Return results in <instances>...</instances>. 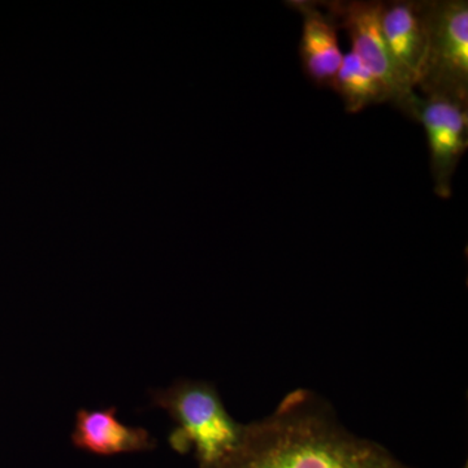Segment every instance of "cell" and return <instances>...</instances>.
Masks as SVG:
<instances>
[{
	"mask_svg": "<svg viewBox=\"0 0 468 468\" xmlns=\"http://www.w3.org/2000/svg\"><path fill=\"white\" fill-rule=\"evenodd\" d=\"M220 468L414 467L380 443L350 432L328 403L298 389L272 414L245 424L241 443Z\"/></svg>",
	"mask_w": 468,
	"mask_h": 468,
	"instance_id": "cell-1",
	"label": "cell"
},
{
	"mask_svg": "<svg viewBox=\"0 0 468 468\" xmlns=\"http://www.w3.org/2000/svg\"><path fill=\"white\" fill-rule=\"evenodd\" d=\"M151 399L174 419L171 448L180 454L193 452L199 468H220L241 443L245 424L230 417L212 384L176 381L151 393Z\"/></svg>",
	"mask_w": 468,
	"mask_h": 468,
	"instance_id": "cell-2",
	"label": "cell"
},
{
	"mask_svg": "<svg viewBox=\"0 0 468 468\" xmlns=\"http://www.w3.org/2000/svg\"><path fill=\"white\" fill-rule=\"evenodd\" d=\"M426 51L417 88L468 107V2L421 0Z\"/></svg>",
	"mask_w": 468,
	"mask_h": 468,
	"instance_id": "cell-3",
	"label": "cell"
},
{
	"mask_svg": "<svg viewBox=\"0 0 468 468\" xmlns=\"http://www.w3.org/2000/svg\"><path fill=\"white\" fill-rule=\"evenodd\" d=\"M320 7L335 18L337 27L349 34L353 51L389 92L390 103L403 115L417 122L419 103L415 90L403 84L390 57L381 26L383 2L349 0V2H319Z\"/></svg>",
	"mask_w": 468,
	"mask_h": 468,
	"instance_id": "cell-4",
	"label": "cell"
},
{
	"mask_svg": "<svg viewBox=\"0 0 468 468\" xmlns=\"http://www.w3.org/2000/svg\"><path fill=\"white\" fill-rule=\"evenodd\" d=\"M468 107L443 98H421L417 122L426 131L433 189L451 198L452 177L468 146Z\"/></svg>",
	"mask_w": 468,
	"mask_h": 468,
	"instance_id": "cell-5",
	"label": "cell"
},
{
	"mask_svg": "<svg viewBox=\"0 0 468 468\" xmlns=\"http://www.w3.org/2000/svg\"><path fill=\"white\" fill-rule=\"evenodd\" d=\"M286 5L300 12L303 21L300 57L304 75L319 88L334 89L344 58L338 45L337 23L316 2L292 0Z\"/></svg>",
	"mask_w": 468,
	"mask_h": 468,
	"instance_id": "cell-6",
	"label": "cell"
},
{
	"mask_svg": "<svg viewBox=\"0 0 468 468\" xmlns=\"http://www.w3.org/2000/svg\"><path fill=\"white\" fill-rule=\"evenodd\" d=\"M381 26L399 79L414 90L426 51L421 2L397 0L384 3Z\"/></svg>",
	"mask_w": 468,
	"mask_h": 468,
	"instance_id": "cell-7",
	"label": "cell"
},
{
	"mask_svg": "<svg viewBox=\"0 0 468 468\" xmlns=\"http://www.w3.org/2000/svg\"><path fill=\"white\" fill-rule=\"evenodd\" d=\"M117 409H81L77 412L72 442L77 449L101 457L146 452L155 448V440L144 428L128 427L116 417Z\"/></svg>",
	"mask_w": 468,
	"mask_h": 468,
	"instance_id": "cell-8",
	"label": "cell"
},
{
	"mask_svg": "<svg viewBox=\"0 0 468 468\" xmlns=\"http://www.w3.org/2000/svg\"><path fill=\"white\" fill-rule=\"evenodd\" d=\"M340 95L345 110L360 112L366 107L390 103L389 92L371 72L363 66L354 52L344 55L343 64L335 79L334 89Z\"/></svg>",
	"mask_w": 468,
	"mask_h": 468,
	"instance_id": "cell-9",
	"label": "cell"
}]
</instances>
